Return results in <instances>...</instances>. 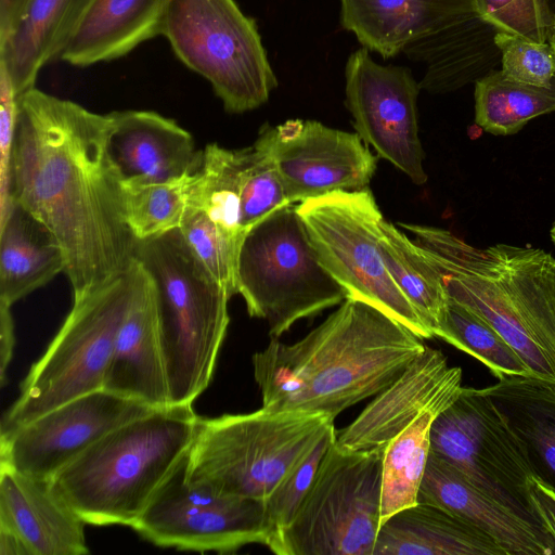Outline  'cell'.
Returning a JSON list of instances; mask_svg holds the SVG:
<instances>
[{
	"label": "cell",
	"instance_id": "obj_9",
	"mask_svg": "<svg viewBox=\"0 0 555 555\" xmlns=\"http://www.w3.org/2000/svg\"><path fill=\"white\" fill-rule=\"evenodd\" d=\"M335 440L293 518L269 540L274 554L373 555L385 447L353 451Z\"/></svg>",
	"mask_w": 555,
	"mask_h": 555
},
{
	"label": "cell",
	"instance_id": "obj_23",
	"mask_svg": "<svg viewBox=\"0 0 555 555\" xmlns=\"http://www.w3.org/2000/svg\"><path fill=\"white\" fill-rule=\"evenodd\" d=\"M167 0H90L60 60L87 67L120 59L160 35Z\"/></svg>",
	"mask_w": 555,
	"mask_h": 555
},
{
	"label": "cell",
	"instance_id": "obj_34",
	"mask_svg": "<svg viewBox=\"0 0 555 555\" xmlns=\"http://www.w3.org/2000/svg\"><path fill=\"white\" fill-rule=\"evenodd\" d=\"M180 232L185 242L232 297L237 294V257L240 244L217 225L204 211L188 206Z\"/></svg>",
	"mask_w": 555,
	"mask_h": 555
},
{
	"label": "cell",
	"instance_id": "obj_18",
	"mask_svg": "<svg viewBox=\"0 0 555 555\" xmlns=\"http://www.w3.org/2000/svg\"><path fill=\"white\" fill-rule=\"evenodd\" d=\"M462 388V369L450 366L442 351L426 346L354 421L336 433L335 442L353 451L386 447L425 411L446 410Z\"/></svg>",
	"mask_w": 555,
	"mask_h": 555
},
{
	"label": "cell",
	"instance_id": "obj_1",
	"mask_svg": "<svg viewBox=\"0 0 555 555\" xmlns=\"http://www.w3.org/2000/svg\"><path fill=\"white\" fill-rule=\"evenodd\" d=\"M113 114H98L31 88L20 95L12 151V199L61 247L78 298L125 272L137 240L107 141Z\"/></svg>",
	"mask_w": 555,
	"mask_h": 555
},
{
	"label": "cell",
	"instance_id": "obj_12",
	"mask_svg": "<svg viewBox=\"0 0 555 555\" xmlns=\"http://www.w3.org/2000/svg\"><path fill=\"white\" fill-rule=\"evenodd\" d=\"M430 453L477 490L555 540L530 495L533 477L524 448L492 401L463 387L430 427Z\"/></svg>",
	"mask_w": 555,
	"mask_h": 555
},
{
	"label": "cell",
	"instance_id": "obj_39",
	"mask_svg": "<svg viewBox=\"0 0 555 555\" xmlns=\"http://www.w3.org/2000/svg\"><path fill=\"white\" fill-rule=\"evenodd\" d=\"M18 108L20 95L8 70L0 64V221L4 219L13 203L12 151Z\"/></svg>",
	"mask_w": 555,
	"mask_h": 555
},
{
	"label": "cell",
	"instance_id": "obj_35",
	"mask_svg": "<svg viewBox=\"0 0 555 555\" xmlns=\"http://www.w3.org/2000/svg\"><path fill=\"white\" fill-rule=\"evenodd\" d=\"M244 184L242 195V227L246 231L275 210L289 203L282 180L271 157L253 145L242 149Z\"/></svg>",
	"mask_w": 555,
	"mask_h": 555
},
{
	"label": "cell",
	"instance_id": "obj_4",
	"mask_svg": "<svg viewBox=\"0 0 555 555\" xmlns=\"http://www.w3.org/2000/svg\"><path fill=\"white\" fill-rule=\"evenodd\" d=\"M198 421L192 405L134 418L59 470L51 487L86 524L132 528L183 464Z\"/></svg>",
	"mask_w": 555,
	"mask_h": 555
},
{
	"label": "cell",
	"instance_id": "obj_25",
	"mask_svg": "<svg viewBox=\"0 0 555 555\" xmlns=\"http://www.w3.org/2000/svg\"><path fill=\"white\" fill-rule=\"evenodd\" d=\"M479 391L521 443L533 477L555 492V383L506 375Z\"/></svg>",
	"mask_w": 555,
	"mask_h": 555
},
{
	"label": "cell",
	"instance_id": "obj_37",
	"mask_svg": "<svg viewBox=\"0 0 555 555\" xmlns=\"http://www.w3.org/2000/svg\"><path fill=\"white\" fill-rule=\"evenodd\" d=\"M480 18L496 31L547 42L554 20L548 0H473Z\"/></svg>",
	"mask_w": 555,
	"mask_h": 555
},
{
	"label": "cell",
	"instance_id": "obj_16",
	"mask_svg": "<svg viewBox=\"0 0 555 555\" xmlns=\"http://www.w3.org/2000/svg\"><path fill=\"white\" fill-rule=\"evenodd\" d=\"M254 145L273 160L293 205L335 191L366 189L377 165L358 133L317 120L263 125Z\"/></svg>",
	"mask_w": 555,
	"mask_h": 555
},
{
	"label": "cell",
	"instance_id": "obj_21",
	"mask_svg": "<svg viewBox=\"0 0 555 555\" xmlns=\"http://www.w3.org/2000/svg\"><path fill=\"white\" fill-rule=\"evenodd\" d=\"M85 525L49 480L26 476L0 463V526L14 531L30 555L89 553Z\"/></svg>",
	"mask_w": 555,
	"mask_h": 555
},
{
	"label": "cell",
	"instance_id": "obj_6",
	"mask_svg": "<svg viewBox=\"0 0 555 555\" xmlns=\"http://www.w3.org/2000/svg\"><path fill=\"white\" fill-rule=\"evenodd\" d=\"M332 425L325 414L263 408L199 417L184 482L217 495L264 501Z\"/></svg>",
	"mask_w": 555,
	"mask_h": 555
},
{
	"label": "cell",
	"instance_id": "obj_38",
	"mask_svg": "<svg viewBox=\"0 0 555 555\" xmlns=\"http://www.w3.org/2000/svg\"><path fill=\"white\" fill-rule=\"evenodd\" d=\"M494 42L501 70L508 78L538 87H547L555 80V60L547 42L502 31H496Z\"/></svg>",
	"mask_w": 555,
	"mask_h": 555
},
{
	"label": "cell",
	"instance_id": "obj_45",
	"mask_svg": "<svg viewBox=\"0 0 555 555\" xmlns=\"http://www.w3.org/2000/svg\"><path fill=\"white\" fill-rule=\"evenodd\" d=\"M552 13L555 15V0H548Z\"/></svg>",
	"mask_w": 555,
	"mask_h": 555
},
{
	"label": "cell",
	"instance_id": "obj_29",
	"mask_svg": "<svg viewBox=\"0 0 555 555\" xmlns=\"http://www.w3.org/2000/svg\"><path fill=\"white\" fill-rule=\"evenodd\" d=\"M475 122L494 135L520 131L531 119L555 112V80L547 87L522 83L492 70L475 81Z\"/></svg>",
	"mask_w": 555,
	"mask_h": 555
},
{
	"label": "cell",
	"instance_id": "obj_20",
	"mask_svg": "<svg viewBox=\"0 0 555 555\" xmlns=\"http://www.w3.org/2000/svg\"><path fill=\"white\" fill-rule=\"evenodd\" d=\"M112 114L107 150L121 184L167 182L199 168L203 151L173 119L151 111Z\"/></svg>",
	"mask_w": 555,
	"mask_h": 555
},
{
	"label": "cell",
	"instance_id": "obj_7",
	"mask_svg": "<svg viewBox=\"0 0 555 555\" xmlns=\"http://www.w3.org/2000/svg\"><path fill=\"white\" fill-rule=\"evenodd\" d=\"M135 259L125 272L85 295L73 307L1 420L0 436L86 393L100 390L119 328L130 308Z\"/></svg>",
	"mask_w": 555,
	"mask_h": 555
},
{
	"label": "cell",
	"instance_id": "obj_2",
	"mask_svg": "<svg viewBox=\"0 0 555 555\" xmlns=\"http://www.w3.org/2000/svg\"><path fill=\"white\" fill-rule=\"evenodd\" d=\"M421 337L380 310L347 297L319 326L253 356L263 409L332 418L376 396L422 353Z\"/></svg>",
	"mask_w": 555,
	"mask_h": 555
},
{
	"label": "cell",
	"instance_id": "obj_41",
	"mask_svg": "<svg viewBox=\"0 0 555 555\" xmlns=\"http://www.w3.org/2000/svg\"><path fill=\"white\" fill-rule=\"evenodd\" d=\"M530 495L541 520L555 539V492L532 477Z\"/></svg>",
	"mask_w": 555,
	"mask_h": 555
},
{
	"label": "cell",
	"instance_id": "obj_14",
	"mask_svg": "<svg viewBox=\"0 0 555 555\" xmlns=\"http://www.w3.org/2000/svg\"><path fill=\"white\" fill-rule=\"evenodd\" d=\"M184 463L132 529L155 545L181 551L233 553L254 543L267 546L271 531L264 501L191 488L184 482Z\"/></svg>",
	"mask_w": 555,
	"mask_h": 555
},
{
	"label": "cell",
	"instance_id": "obj_22",
	"mask_svg": "<svg viewBox=\"0 0 555 555\" xmlns=\"http://www.w3.org/2000/svg\"><path fill=\"white\" fill-rule=\"evenodd\" d=\"M417 503L433 504L466 519L491 537L506 555H555V540L481 493L431 453Z\"/></svg>",
	"mask_w": 555,
	"mask_h": 555
},
{
	"label": "cell",
	"instance_id": "obj_27",
	"mask_svg": "<svg viewBox=\"0 0 555 555\" xmlns=\"http://www.w3.org/2000/svg\"><path fill=\"white\" fill-rule=\"evenodd\" d=\"M64 269V255L55 238L13 201L0 221V302L11 307Z\"/></svg>",
	"mask_w": 555,
	"mask_h": 555
},
{
	"label": "cell",
	"instance_id": "obj_17",
	"mask_svg": "<svg viewBox=\"0 0 555 555\" xmlns=\"http://www.w3.org/2000/svg\"><path fill=\"white\" fill-rule=\"evenodd\" d=\"M155 410L104 389L86 393L0 436V463L51 480L107 433Z\"/></svg>",
	"mask_w": 555,
	"mask_h": 555
},
{
	"label": "cell",
	"instance_id": "obj_43",
	"mask_svg": "<svg viewBox=\"0 0 555 555\" xmlns=\"http://www.w3.org/2000/svg\"><path fill=\"white\" fill-rule=\"evenodd\" d=\"M1 555H30L23 540L11 529L0 526Z\"/></svg>",
	"mask_w": 555,
	"mask_h": 555
},
{
	"label": "cell",
	"instance_id": "obj_8",
	"mask_svg": "<svg viewBox=\"0 0 555 555\" xmlns=\"http://www.w3.org/2000/svg\"><path fill=\"white\" fill-rule=\"evenodd\" d=\"M237 294L250 317L268 323L271 338L347 298L320 263L295 205L275 210L244 234Z\"/></svg>",
	"mask_w": 555,
	"mask_h": 555
},
{
	"label": "cell",
	"instance_id": "obj_3",
	"mask_svg": "<svg viewBox=\"0 0 555 555\" xmlns=\"http://www.w3.org/2000/svg\"><path fill=\"white\" fill-rule=\"evenodd\" d=\"M442 276L449 299L495 330L532 377L555 383V257L531 246H473L449 230L402 223Z\"/></svg>",
	"mask_w": 555,
	"mask_h": 555
},
{
	"label": "cell",
	"instance_id": "obj_33",
	"mask_svg": "<svg viewBox=\"0 0 555 555\" xmlns=\"http://www.w3.org/2000/svg\"><path fill=\"white\" fill-rule=\"evenodd\" d=\"M435 337L480 361L496 379L506 375L532 376L522 359L495 330L451 299Z\"/></svg>",
	"mask_w": 555,
	"mask_h": 555
},
{
	"label": "cell",
	"instance_id": "obj_28",
	"mask_svg": "<svg viewBox=\"0 0 555 555\" xmlns=\"http://www.w3.org/2000/svg\"><path fill=\"white\" fill-rule=\"evenodd\" d=\"M379 250L389 275L433 337L442 324L449 296L438 269L392 223L380 221Z\"/></svg>",
	"mask_w": 555,
	"mask_h": 555
},
{
	"label": "cell",
	"instance_id": "obj_44",
	"mask_svg": "<svg viewBox=\"0 0 555 555\" xmlns=\"http://www.w3.org/2000/svg\"><path fill=\"white\" fill-rule=\"evenodd\" d=\"M547 43L550 44L555 60V15L548 33Z\"/></svg>",
	"mask_w": 555,
	"mask_h": 555
},
{
	"label": "cell",
	"instance_id": "obj_42",
	"mask_svg": "<svg viewBox=\"0 0 555 555\" xmlns=\"http://www.w3.org/2000/svg\"><path fill=\"white\" fill-rule=\"evenodd\" d=\"M29 0H0V43L13 31Z\"/></svg>",
	"mask_w": 555,
	"mask_h": 555
},
{
	"label": "cell",
	"instance_id": "obj_15",
	"mask_svg": "<svg viewBox=\"0 0 555 555\" xmlns=\"http://www.w3.org/2000/svg\"><path fill=\"white\" fill-rule=\"evenodd\" d=\"M421 90L408 67L378 64L363 47L347 60L346 106L357 133L418 185L427 181L417 122Z\"/></svg>",
	"mask_w": 555,
	"mask_h": 555
},
{
	"label": "cell",
	"instance_id": "obj_31",
	"mask_svg": "<svg viewBox=\"0 0 555 555\" xmlns=\"http://www.w3.org/2000/svg\"><path fill=\"white\" fill-rule=\"evenodd\" d=\"M440 414L425 411L385 447L382 465L380 525L417 503L430 453V427Z\"/></svg>",
	"mask_w": 555,
	"mask_h": 555
},
{
	"label": "cell",
	"instance_id": "obj_13",
	"mask_svg": "<svg viewBox=\"0 0 555 555\" xmlns=\"http://www.w3.org/2000/svg\"><path fill=\"white\" fill-rule=\"evenodd\" d=\"M341 27L383 59L417 52L496 53V30L473 0H339Z\"/></svg>",
	"mask_w": 555,
	"mask_h": 555
},
{
	"label": "cell",
	"instance_id": "obj_5",
	"mask_svg": "<svg viewBox=\"0 0 555 555\" xmlns=\"http://www.w3.org/2000/svg\"><path fill=\"white\" fill-rule=\"evenodd\" d=\"M134 258L154 282L171 405H193L212 378L230 322L231 296L180 229L137 240Z\"/></svg>",
	"mask_w": 555,
	"mask_h": 555
},
{
	"label": "cell",
	"instance_id": "obj_32",
	"mask_svg": "<svg viewBox=\"0 0 555 555\" xmlns=\"http://www.w3.org/2000/svg\"><path fill=\"white\" fill-rule=\"evenodd\" d=\"M193 178L194 172L162 183L121 184L124 219L135 240L180 228Z\"/></svg>",
	"mask_w": 555,
	"mask_h": 555
},
{
	"label": "cell",
	"instance_id": "obj_10",
	"mask_svg": "<svg viewBox=\"0 0 555 555\" xmlns=\"http://www.w3.org/2000/svg\"><path fill=\"white\" fill-rule=\"evenodd\" d=\"M160 35L228 113L258 108L278 87L257 24L235 0H167Z\"/></svg>",
	"mask_w": 555,
	"mask_h": 555
},
{
	"label": "cell",
	"instance_id": "obj_36",
	"mask_svg": "<svg viewBox=\"0 0 555 555\" xmlns=\"http://www.w3.org/2000/svg\"><path fill=\"white\" fill-rule=\"evenodd\" d=\"M336 433L332 425L264 500L270 539L293 518L311 486L326 450L336 439Z\"/></svg>",
	"mask_w": 555,
	"mask_h": 555
},
{
	"label": "cell",
	"instance_id": "obj_46",
	"mask_svg": "<svg viewBox=\"0 0 555 555\" xmlns=\"http://www.w3.org/2000/svg\"><path fill=\"white\" fill-rule=\"evenodd\" d=\"M551 237H552L553 243L555 244V223L553 224V227L551 229Z\"/></svg>",
	"mask_w": 555,
	"mask_h": 555
},
{
	"label": "cell",
	"instance_id": "obj_26",
	"mask_svg": "<svg viewBox=\"0 0 555 555\" xmlns=\"http://www.w3.org/2000/svg\"><path fill=\"white\" fill-rule=\"evenodd\" d=\"M90 0H29L0 43V64L18 95L35 88L41 68L59 59Z\"/></svg>",
	"mask_w": 555,
	"mask_h": 555
},
{
	"label": "cell",
	"instance_id": "obj_40",
	"mask_svg": "<svg viewBox=\"0 0 555 555\" xmlns=\"http://www.w3.org/2000/svg\"><path fill=\"white\" fill-rule=\"evenodd\" d=\"M15 346L14 322L11 307L0 302V383L5 384L7 369Z\"/></svg>",
	"mask_w": 555,
	"mask_h": 555
},
{
	"label": "cell",
	"instance_id": "obj_11",
	"mask_svg": "<svg viewBox=\"0 0 555 555\" xmlns=\"http://www.w3.org/2000/svg\"><path fill=\"white\" fill-rule=\"evenodd\" d=\"M322 267L346 291L408 327L433 338L397 287L379 250L382 211L366 188L335 191L296 205Z\"/></svg>",
	"mask_w": 555,
	"mask_h": 555
},
{
	"label": "cell",
	"instance_id": "obj_24",
	"mask_svg": "<svg viewBox=\"0 0 555 555\" xmlns=\"http://www.w3.org/2000/svg\"><path fill=\"white\" fill-rule=\"evenodd\" d=\"M373 555H506L487 533L433 504L416 503L379 527Z\"/></svg>",
	"mask_w": 555,
	"mask_h": 555
},
{
	"label": "cell",
	"instance_id": "obj_30",
	"mask_svg": "<svg viewBox=\"0 0 555 555\" xmlns=\"http://www.w3.org/2000/svg\"><path fill=\"white\" fill-rule=\"evenodd\" d=\"M243 184V151L208 144L194 172L188 206L201 209L228 234L242 241Z\"/></svg>",
	"mask_w": 555,
	"mask_h": 555
},
{
	"label": "cell",
	"instance_id": "obj_19",
	"mask_svg": "<svg viewBox=\"0 0 555 555\" xmlns=\"http://www.w3.org/2000/svg\"><path fill=\"white\" fill-rule=\"evenodd\" d=\"M102 389L153 409L171 406L155 286L137 259L132 301L119 328Z\"/></svg>",
	"mask_w": 555,
	"mask_h": 555
}]
</instances>
